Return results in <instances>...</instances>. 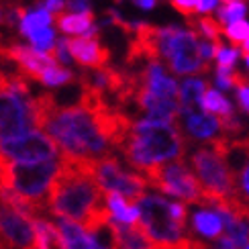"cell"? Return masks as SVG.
<instances>
[{
    "label": "cell",
    "instance_id": "obj_1",
    "mask_svg": "<svg viewBox=\"0 0 249 249\" xmlns=\"http://www.w3.org/2000/svg\"><path fill=\"white\" fill-rule=\"evenodd\" d=\"M37 129L57 145L59 155L78 161H96L119 147L131 119L108 105L86 108L80 102L57 105L55 94L33 98Z\"/></svg>",
    "mask_w": 249,
    "mask_h": 249
},
{
    "label": "cell",
    "instance_id": "obj_2",
    "mask_svg": "<svg viewBox=\"0 0 249 249\" xmlns=\"http://www.w3.org/2000/svg\"><path fill=\"white\" fill-rule=\"evenodd\" d=\"M92 161L59 158V172L47 194V214L82 225L96 233L108 223L105 192L92 178Z\"/></svg>",
    "mask_w": 249,
    "mask_h": 249
},
{
    "label": "cell",
    "instance_id": "obj_3",
    "mask_svg": "<svg viewBox=\"0 0 249 249\" xmlns=\"http://www.w3.org/2000/svg\"><path fill=\"white\" fill-rule=\"evenodd\" d=\"M117 151L133 172L145 176L163 163L182 160L186 139L176 123L141 117L129 123Z\"/></svg>",
    "mask_w": 249,
    "mask_h": 249
},
{
    "label": "cell",
    "instance_id": "obj_4",
    "mask_svg": "<svg viewBox=\"0 0 249 249\" xmlns=\"http://www.w3.org/2000/svg\"><path fill=\"white\" fill-rule=\"evenodd\" d=\"M221 141L198 145L190 153V170L202 190V206L231 202L235 196L233 174L223 155Z\"/></svg>",
    "mask_w": 249,
    "mask_h": 249
},
{
    "label": "cell",
    "instance_id": "obj_5",
    "mask_svg": "<svg viewBox=\"0 0 249 249\" xmlns=\"http://www.w3.org/2000/svg\"><path fill=\"white\" fill-rule=\"evenodd\" d=\"M170 202L158 192H145L135 204L139 209V227L160 249H190L192 239L186 225L178 223L170 211Z\"/></svg>",
    "mask_w": 249,
    "mask_h": 249
},
{
    "label": "cell",
    "instance_id": "obj_6",
    "mask_svg": "<svg viewBox=\"0 0 249 249\" xmlns=\"http://www.w3.org/2000/svg\"><path fill=\"white\" fill-rule=\"evenodd\" d=\"M59 158L41 163H10L4 160L6 188L15 190L47 214V194L59 172Z\"/></svg>",
    "mask_w": 249,
    "mask_h": 249
},
{
    "label": "cell",
    "instance_id": "obj_7",
    "mask_svg": "<svg viewBox=\"0 0 249 249\" xmlns=\"http://www.w3.org/2000/svg\"><path fill=\"white\" fill-rule=\"evenodd\" d=\"M147 186H153L158 194L172 196L184 204H202V190L196 182L190 165L184 160L163 163L143 176Z\"/></svg>",
    "mask_w": 249,
    "mask_h": 249
},
{
    "label": "cell",
    "instance_id": "obj_8",
    "mask_svg": "<svg viewBox=\"0 0 249 249\" xmlns=\"http://www.w3.org/2000/svg\"><path fill=\"white\" fill-rule=\"evenodd\" d=\"M90 172H92L94 182L98 184V188L105 194L115 192V194H121L123 198H127L131 202H135L149 188L143 176L133 172L131 168H124L115 153L92 161Z\"/></svg>",
    "mask_w": 249,
    "mask_h": 249
},
{
    "label": "cell",
    "instance_id": "obj_9",
    "mask_svg": "<svg viewBox=\"0 0 249 249\" xmlns=\"http://www.w3.org/2000/svg\"><path fill=\"white\" fill-rule=\"evenodd\" d=\"M37 129L33 98L0 90V141L17 139Z\"/></svg>",
    "mask_w": 249,
    "mask_h": 249
},
{
    "label": "cell",
    "instance_id": "obj_10",
    "mask_svg": "<svg viewBox=\"0 0 249 249\" xmlns=\"http://www.w3.org/2000/svg\"><path fill=\"white\" fill-rule=\"evenodd\" d=\"M0 158L10 163H41L57 160L59 149L43 131H31L23 137L0 141Z\"/></svg>",
    "mask_w": 249,
    "mask_h": 249
},
{
    "label": "cell",
    "instance_id": "obj_11",
    "mask_svg": "<svg viewBox=\"0 0 249 249\" xmlns=\"http://www.w3.org/2000/svg\"><path fill=\"white\" fill-rule=\"evenodd\" d=\"M176 124L184 139L194 143H216L221 139H229L225 135L221 119H216L200 108H180V115L176 119Z\"/></svg>",
    "mask_w": 249,
    "mask_h": 249
},
{
    "label": "cell",
    "instance_id": "obj_12",
    "mask_svg": "<svg viewBox=\"0 0 249 249\" xmlns=\"http://www.w3.org/2000/svg\"><path fill=\"white\" fill-rule=\"evenodd\" d=\"M66 45L71 61L82 68L98 70L105 68L108 61V49L102 47L98 37H66Z\"/></svg>",
    "mask_w": 249,
    "mask_h": 249
},
{
    "label": "cell",
    "instance_id": "obj_13",
    "mask_svg": "<svg viewBox=\"0 0 249 249\" xmlns=\"http://www.w3.org/2000/svg\"><path fill=\"white\" fill-rule=\"evenodd\" d=\"M57 29L66 35L74 37H98V25L94 23V13L74 15V13H59L53 17Z\"/></svg>",
    "mask_w": 249,
    "mask_h": 249
},
{
    "label": "cell",
    "instance_id": "obj_14",
    "mask_svg": "<svg viewBox=\"0 0 249 249\" xmlns=\"http://www.w3.org/2000/svg\"><path fill=\"white\" fill-rule=\"evenodd\" d=\"M53 225L57 227L66 249H94V235H90L82 225L68 219H59V216H53Z\"/></svg>",
    "mask_w": 249,
    "mask_h": 249
},
{
    "label": "cell",
    "instance_id": "obj_15",
    "mask_svg": "<svg viewBox=\"0 0 249 249\" xmlns=\"http://www.w3.org/2000/svg\"><path fill=\"white\" fill-rule=\"evenodd\" d=\"M105 206L108 211V216L110 221H117L121 225H137L139 223V209L137 204L123 198L121 194H115V192H107L105 194Z\"/></svg>",
    "mask_w": 249,
    "mask_h": 249
},
{
    "label": "cell",
    "instance_id": "obj_16",
    "mask_svg": "<svg viewBox=\"0 0 249 249\" xmlns=\"http://www.w3.org/2000/svg\"><path fill=\"white\" fill-rule=\"evenodd\" d=\"M192 229L194 233L202 237V239H219L223 235V223L221 216L216 214L214 209L211 206H200L192 213Z\"/></svg>",
    "mask_w": 249,
    "mask_h": 249
},
{
    "label": "cell",
    "instance_id": "obj_17",
    "mask_svg": "<svg viewBox=\"0 0 249 249\" xmlns=\"http://www.w3.org/2000/svg\"><path fill=\"white\" fill-rule=\"evenodd\" d=\"M209 82L204 76H186L178 82V102L182 108H200V100L204 96Z\"/></svg>",
    "mask_w": 249,
    "mask_h": 249
},
{
    "label": "cell",
    "instance_id": "obj_18",
    "mask_svg": "<svg viewBox=\"0 0 249 249\" xmlns=\"http://www.w3.org/2000/svg\"><path fill=\"white\" fill-rule=\"evenodd\" d=\"M200 110L209 112V115H213L216 119H221V123H225V121H229V119L235 117L233 102L227 98L223 92L216 90V88H206L204 96L200 100Z\"/></svg>",
    "mask_w": 249,
    "mask_h": 249
},
{
    "label": "cell",
    "instance_id": "obj_19",
    "mask_svg": "<svg viewBox=\"0 0 249 249\" xmlns=\"http://www.w3.org/2000/svg\"><path fill=\"white\" fill-rule=\"evenodd\" d=\"M33 225H35V249H66L53 221H49L47 216H37V219H33Z\"/></svg>",
    "mask_w": 249,
    "mask_h": 249
},
{
    "label": "cell",
    "instance_id": "obj_20",
    "mask_svg": "<svg viewBox=\"0 0 249 249\" xmlns=\"http://www.w3.org/2000/svg\"><path fill=\"white\" fill-rule=\"evenodd\" d=\"M233 182H235L233 204L237 209H241L245 214H249V139H247V155L243 163L239 165V170L233 174Z\"/></svg>",
    "mask_w": 249,
    "mask_h": 249
},
{
    "label": "cell",
    "instance_id": "obj_21",
    "mask_svg": "<svg viewBox=\"0 0 249 249\" xmlns=\"http://www.w3.org/2000/svg\"><path fill=\"white\" fill-rule=\"evenodd\" d=\"M247 2L245 0H221L219 8L214 10L216 13V23L221 27L233 23V20H239V18H245L247 15Z\"/></svg>",
    "mask_w": 249,
    "mask_h": 249
},
{
    "label": "cell",
    "instance_id": "obj_22",
    "mask_svg": "<svg viewBox=\"0 0 249 249\" xmlns=\"http://www.w3.org/2000/svg\"><path fill=\"white\" fill-rule=\"evenodd\" d=\"M51 23H53V15H49L43 8H35L33 13H27L20 18V33L29 37L31 33H35V31L49 27Z\"/></svg>",
    "mask_w": 249,
    "mask_h": 249
},
{
    "label": "cell",
    "instance_id": "obj_23",
    "mask_svg": "<svg viewBox=\"0 0 249 249\" xmlns=\"http://www.w3.org/2000/svg\"><path fill=\"white\" fill-rule=\"evenodd\" d=\"M74 80H76V76L71 70L59 66V64H53L39 76L37 82H41V84H45V86H66V84H71Z\"/></svg>",
    "mask_w": 249,
    "mask_h": 249
},
{
    "label": "cell",
    "instance_id": "obj_24",
    "mask_svg": "<svg viewBox=\"0 0 249 249\" xmlns=\"http://www.w3.org/2000/svg\"><path fill=\"white\" fill-rule=\"evenodd\" d=\"M194 31H196V35H198L200 39L204 41H211V43H221V35H223V31H221V25L216 23L214 18L211 17H198V18H194Z\"/></svg>",
    "mask_w": 249,
    "mask_h": 249
},
{
    "label": "cell",
    "instance_id": "obj_25",
    "mask_svg": "<svg viewBox=\"0 0 249 249\" xmlns=\"http://www.w3.org/2000/svg\"><path fill=\"white\" fill-rule=\"evenodd\" d=\"M29 41H31V47L35 51H41V53H51V49L55 45V31L51 27H45V29H39L35 33L29 35Z\"/></svg>",
    "mask_w": 249,
    "mask_h": 249
},
{
    "label": "cell",
    "instance_id": "obj_26",
    "mask_svg": "<svg viewBox=\"0 0 249 249\" xmlns=\"http://www.w3.org/2000/svg\"><path fill=\"white\" fill-rule=\"evenodd\" d=\"M241 57V49L235 45H225L219 43L216 45V53H214V64L216 68H225V70H235L237 59Z\"/></svg>",
    "mask_w": 249,
    "mask_h": 249
},
{
    "label": "cell",
    "instance_id": "obj_27",
    "mask_svg": "<svg viewBox=\"0 0 249 249\" xmlns=\"http://www.w3.org/2000/svg\"><path fill=\"white\" fill-rule=\"evenodd\" d=\"M221 31H223V35L237 47V45H241L245 39H249V20L247 18L233 20V23L225 25Z\"/></svg>",
    "mask_w": 249,
    "mask_h": 249
},
{
    "label": "cell",
    "instance_id": "obj_28",
    "mask_svg": "<svg viewBox=\"0 0 249 249\" xmlns=\"http://www.w3.org/2000/svg\"><path fill=\"white\" fill-rule=\"evenodd\" d=\"M241 80V76L237 74L235 70H225V68H216L214 70V88L219 92H229V90H235L237 82Z\"/></svg>",
    "mask_w": 249,
    "mask_h": 249
},
{
    "label": "cell",
    "instance_id": "obj_29",
    "mask_svg": "<svg viewBox=\"0 0 249 249\" xmlns=\"http://www.w3.org/2000/svg\"><path fill=\"white\" fill-rule=\"evenodd\" d=\"M235 92H237V102H239V107L249 115V82L243 76H241L239 82H237Z\"/></svg>",
    "mask_w": 249,
    "mask_h": 249
},
{
    "label": "cell",
    "instance_id": "obj_30",
    "mask_svg": "<svg viewBox=\"0 0 249 249\" xmlns=\"http://www.w3.org/2000/svg\"><path fill=\"white\" fill-rule=\"evenodd\" d=\"M35 8H43L47 10L49 15H59L66 10V0H37L35 2Z\"/></svg>",
    "mask_w": 249,
    "mask_h": 249
},
{
    "label": "cell",
    "instance_id": "obj_31",
    "mask_svg": "<svg viewBox=\"0 0 249 249\" xmlns=\"http://www.w3.org/2000/svg\"><path fill=\"white\" fill-rule=\"evenodd\" d=\"M66 13H74V15L92 13L90 0H66Z\"/></svg>",
    "mask_w": 249,
    "mask_h": 249
},
{
    "label": "cell",
    "instance_id": "obj_32",
    "mask_svg": "<svg viewBox=\"0 0 249 249\" xmlns=\"http://www.w3.org/2000/svg\"><path fill=\"white\" fill-rule=\"evenodd\" d=\"M219 4H221V0H198V4L194 8V15L206 17V15L214 13V10L219 8Z\"/></svg>",
    "mask_w": 249,
    "mask_h": 249
},
{
    "label": "cell",
    "instance_id": "obj_33",
    "mask_svg": "<svg viewBox=\"0 0 249 249\" xmlns=\"http://www.w3.org/2000/svg\"><path fill=\"white\" fill-rule=\"evenodd\" d=\"M170 2L178 13L186 15V17H194V8L198 4V0H170Z\"/></svg>",
    "mask_w": 249,
    "mask_h": 249
},
{
    "label": "cell",
    "instance_id": "obj_34",
    "mask_svg": "<svg viewBox=\"0 0 249 249\" xmlns=\"http://www.w3.org/2000/svg\"><path fill=\"white\" fill-rule=\"evenodd\" d=\"M133 4L141 10H151L158 6V0H133Z\"/></svg>",
    "mask_w": 249,
    "mask_h": 249
},
{
    "label": "cell",
    "instance_id": "obj_35",
    "mask_svg": "<svg viewBox=\"0 0 249 249\" xmlns=\"http://www.w3.org/2000/svg\"><path fill=\"white\" fill-rule=\"evenodd\" d=\"M216 249H239V247H235V243L229 239V237L221 235L219 237V243H216Z\"/></svg>",
    "mask_w": 249,
    "mask_h": 249
},
{
    "label": "cell",
    "instance_id": "obj_36",
    "mask_svg": "<svg viewBox=\"0 0 249 249\" xmlns=\"http://www.w3.org/2000/svg\"><path fill=\"white\" fill-rule=\"evenodd\" d=\"M239 49H243V53H247V55H249V39H245V41H243Z\"/></svg>",
    "mask_w": 249,
    "mask_h": 249
},
{
    "label": "cell",
    "instance_id": "obj_37",
    "mask_svg": "<svg viewBox=\"0 0 249 249\" xmlns=\"http://www.w3.org/2000/svg\"><path fill=\"white\" fill-rule=\"evenodd\" d=\"M243 64H245V68H247V71H249V55H247V53H243Z\"/></svg>",
    "mask_w": 249,
    "mask_h": 249
},
{
    "label": "cell",
    "instance_id": "obj_38",
    "mask_svg": "<svg viewBox=\"0 0 249 249\" xmlns=\"http://www.w3.org/2000/svg\"><path fill=\"white\" fill-rule=\"evenodd\" d=\"M0 23H4V15H2V10H0Z\"/></svg>",
    "mask_w": 249,
    "mask_h": 249
},
{
    "label": "cell",
    "instance_id": "obj_39",
    "mask_svg": "<svg viewBox=\"0 0 249 249\" xmlns=\"http://www.w3.org/2000/svg\"><path fill=\"white\" fill-rule=\"evenodd\" d=\"M243 249H249V243H247V245H245V247H243Z\"/></svg>",
    "mask_w": 249,
    "mask_h": 249
},
{
    "label": "cell",
    "instance_id": "obj_40",
    "mask_svg": "<svg viewBox=\"0 0 249 249\" xmlns=\"http://www.w3.org/2000/svg\"><path fill=\"white\" fill-rule=\"evenodd\" d=\"M119 2H121V0H119Z\"/></svg>",
    "mask_w": 249,
    "mask_h": 249
}]
</instances>
